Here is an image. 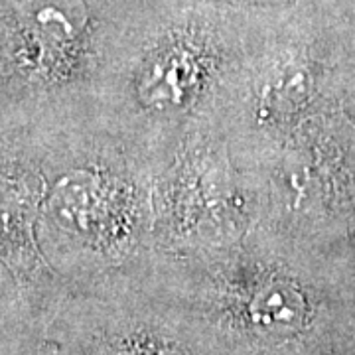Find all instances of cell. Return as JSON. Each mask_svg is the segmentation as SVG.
I'll return each mask as SVG.
<instances>
[{
	"label": "cell",
	"instance_id": "obj_4",
	"mask_svg": "<svg viewBox=\"0 0 355 355\" xmlns=\"http://www.w3.org/2000/svg\"><path fill=\"white\" fill-rule=\"evenodd\" d=\"M231 2H233V4H241V6H245V8L272 12V10L288 8V6H292V4H296L298 0H231Z\"/></svg>",
	"mask_w": 355,
	"mask_h": 355
},
{
	"label": "cell",
	"instance_id": "obj_1",
	"mask_svg": "<svg viewBox=\"0 0 355 355\" xmlns=\"http://www.w3.org/2000/svg\"><path fill=\"white\" fill-rule=\"evenodd\" d=\"M251 318L265 330L296 328L304 318L302 296L286 284H268L251 300Z\"/></svg>",
	"mask_w": 355,
	"mask_h": 355
},
{
	"label": "cell",
	"instance_id": "obj_3",
	"mask_svg": "<svg viewBox=\"0 0 355 355\" xmlns=\"http://www.w3.org/2000/svg\"><path fill=\"white\" fill-rule=\"evenodd\" d=\"M308 91V76L300 65H291L282 69L279 77L266 89V105L272 113H286L298 107Z\"/></svg>",
	"mask_w": 355,
	"mask_h": 355
},
{
	"label": "cell",
	"instance_id": "obj_2",
	"mask_svg": "<svg viewBox=\"0 0 355 355\" xmlns=\"http://www.w3.org/2000/svg\"><path fill=\"white\" fill-rule=\"evenodd\" d=\"M16 280L0 265V355H22L24 352V310ZM18 286V284H16Z\"/></svg>",
	"mask_w": 355,
	"mask_h": 355
}]
</instances>
